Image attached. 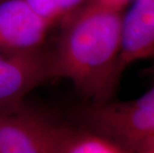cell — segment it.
I'll return each instance as SVG.
<instances>
[{
  "instance_id": "7c38bea8",
  "label": "cell",
  "mask_w": 154,
  "mask_h": 153,
  "mask_svg": "<svg viewBox=\"0 0 154 153\" xmlns=\"http://www.w3.org/2000/svg\"><path fill=\"white\" fill-rule=\"evenodd\" d=\"M1 1H3V0H0V2H1Z\"/></svg>"
},
{
  "instance_id": "6da1fadb",
  "label": "cell",
  "mask_w": 154,
  "mask_h": 153,
  "mask_svg": "<svg viewBox=\"0 0 154 153\" xmlns=\"http://www.w3.org/2000/svg\"><path fill=\"white\" fill-rule=\"evenodd\" d=\"M123 9L90 0L65 19L56 47L49 50L51 79L73 84L88 103L112 100L122 72Z\"/></svg>"
},
{
  "instance_id": "30bf717a",
  "label": "cell",
  "mask_w": 154,
  "mask_h": 153,
  "mask_svg": "<svg viewBox=\"0 0 154 153\" xmlns=\"http://www.w3.org/2000/svg\"><path fill=\"white\" fill-rule=\"evenodd\" d=\"M97 1L103 3V4H106V5H109L110 7L117 8V9H123L124 6H125L130 0H97Z\"/></svg>"
},
{
  "instance_id": "5b68a950",
  "label": "cell",
  "mask_w": 154,
  "mask_h": 153,
  "mask_svg": "<svg viewBox=\"0 0 154 153\" xmlns=\"http://www.w3.org/2000/svg\"><path fill=\"white\" fill-rule=\"evenodd\" d=\"M49 25L25 0L0 2V51L8 55L41 48Z\"/></svg>"
},
{
  "instance_id": "277c9868",
  "label": "cell",
  "mask_w": 154,
  "mask_h": 153,
  "mask_svg": "<svg viewBox=\"0 0 154 153\" xmlns=\"http://www.w3.org/2000/svg\"><path fill=\"white\" fill-rule=\"evenodd\" d=\"M49 50L0 57V106L24 100L36 87L51 81Z\"/></svg>"
},
{
  "instance_id": "8fae6325",
  "label": "cell",
  "mask_w": 154,
  "mask_h": 153,
  "mask_svg": "<svg viewBox=\"0 0 154 153\" xmlns=\"http://www.w3.org/2000/svg\"><path fill=\"white\" fill-rule=\"evenodd\" d=\"M148 58H151V59H154V50L150 53V55H149V57Z\"/></svg>"
},
{
  "instance_id": "8992f818",
  "label": "cell",
  "mask_w": 154,
  "mask_h": 153,
  "mask_svg": "<svg viewBox=\"0 0 154 153\" xmlns=\"http://www.w3.org/2000/svg\"><path fill=\"white\" fill-rule=\"evenodd\" d=\"M154 50V0H135L123 16L121 72L133 62L147 59Z\"/></svg>"
},
{
  "instance_id": "7a4b0ae2",
  "label": "cell",
  "mask_w": 154,
  "mask_h": 153,
  "mask_svg": "<svg viewBox=\"0 0 154 153\" xmlns=\"http://www.w3.org/2000/svg\"><path fill=\"white\" fill-rule=\"evenodd\" d=\"M70 120L133 151L154 136V86L137 99L72 107Z\"/></svg>"
},
{
  "instance_id": "9c48e42d",
  "label": "cell",
  "mask_w": 154,
  "mask_h": 153,
  "mask_svg": "<svg viewBox=\"0 0 154 153\" xmlns=\"http://www.w3.org/2000/svg\"><path fill=\"white\" fill-rule=\"evenodd\" d=\"M133 153H154V136L142 142Z\"/></svg>"
},
{
  "instance_id": "ba28073f",
  "label": "cell",
  "mask_w": 154,
  "mask_h": 153,
  "mask_svg": "<svg viewBox=\"0 0 154 153\" xmlns=\"http://www.w3.org/2000/svg\"><path fill=\"white\" fill-rule=\"evenodd\" d=\"M49 25L68 17L90 0H25Z\"/></svg>"
},
{
  "instance_id": "52a82bcc",
  "label": "cell",
  "mask_w": 154,
  "mask_h": 153,
  "mask_svg": "<svg viewBox=\"0 0 154 153\" xmlns=\"http://www.w3.org/2000/svg\"><path fill=\"white\" fill-rule=\"evenodd\" d=\"M57 153H131L122 146L91 130L62 120Z\"/></svg>"
},
{
  "instance_id": "3957f363",
  "label": "cell",
  "mask_w": 154,
  "mask_h": 153,
  "mask_svg": "<svg viewBox=\"0 0 154 153\" xmlns=\"http://www.w3.org/2000/svg\"><path fill=\"white\" fill-rule=\"evenodd\" d=\"M62 120L25 100L0 106V153H57Z\"/></svg>"
}]
</instances>
